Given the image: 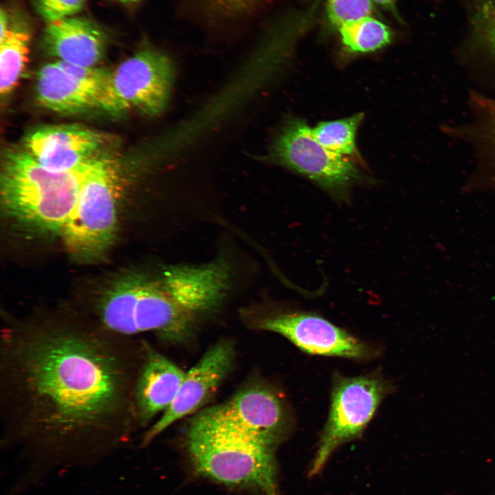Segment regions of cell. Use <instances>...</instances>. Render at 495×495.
Segmentation results:
<instances>
[{"label":"cell","instance_id":"6da1fadb","mask_svg":"<svg viewBox=\"0 0 495 495\" xmlns=\"http://www.w3.org/2000/svg\"><path fill=\"white\" fill-rule=\"evenodd\" d=\"M144 341L90 322L6 325L0 336L3 445L50 461L103 456L140 427Z\"/></svg>","mask_w":495,"mask_h":495},{"label":"cell","instance_id":"7a4b0ae2","mask_svg":"<svg viewBox=\"0 0 495 495\" xmlns=\"http://www.w3.org/2000/svg\"><path fill=\"white\" fill-rule=\"evenodd\" d=\"M210 296L206 272L197 263L160 264L153 272L114 282L94 306L96 320L117 333L154 332L182 342L190 336Z\"/></svg>","mask_w":495,"mask_h":495},{"label":"cell","instance_id":"3957f363","mask_svg":"<svg viewBox=\"0 0 495 495\" xmlns=\"http://www.w3.org/2000/svg\"><path fill=\"white\" fill-rule=\"evenodd\" d=\"M87 162L74 171L55 173L24 149L6 153L1 173L6 212L35 230L60 234L76 202Z\"/></svg>","mask_w":495,"mask_h":495},{"label":"cell","instance_id":"277c9868","mask_svg":"<svg viewBox=\"0 0 495 495\" xmlns=\"http://www.w3.org/2000/svg\"><path fill=\"white\" fill-rule=\"evenodd\" d=\"M195 472L232 487L278 495L274 449L196 416L186 439Z\"/></svg>","mask_w":495,"mask_h":495},{"label":"cell","instance_id":"5b68a950","mask_svg":"<svg viewBox=\"0 0 495 495\" xmlns=\"http://www.w3.org/2000/svg\"><path fill=\"white\" fill-rule=\"evenodd\" d=\"M121 173L116 160L95 155L86 164L76 202L60 235L78 258H98L110 247L117 230Z\"/></svg>","mask_w":495,"mask_h":495},{"label":"cell","instance_id":"8992f818","mask_svg":"<svg viewBox=\"0 0 495 495\" xmlns=\"http://www.w3.org/2000/svg\"><path fill=\"white\" fill-rule=\"evenodd\" d=\"M267 160L307 178L339 202H347L352 188L368 181L353 160L323 146L307 122L297 118L283 123Z\"/></svg>","mask_w":495,"mask_h":495},{"label":"cell","instance_id":"52a82bcc","mask_svg":"<svg viewBox=\"0 0 495 495\" xmlns=\"http://www.w3.org/2000/svg\"><path fill=\"white\" fill-rule=\"evenodd\" d=\"M392 385L380 375L358 377L335 375L329 416L308 474L313 477L324 467L341 445L360 437Z\"/></svg>","mask_w":495,"mask_h":495},{"label":"cell","instance_id":"ba28073f","mask_svg":"<svg viewBox=\"0 0 495 495\" xmlns=\"http://www.w3.org/2000/svg\"><path fill=\"white\" fill-rule=\"evenodd\" d=\"M175 70L164 53L142 49L112 72L108 113L120 115L135 109L149 116L165 110L173 89Z\"/></svg>","mask_w":495,"mask_h":495},{"label":"cell","instance_id":"9c48e42d","mask_svg":"<svg viewBox=\"0 0 495 495\" xmlns=\"http://www.w3.org/2000/svg\"><path fill=\"white\" fill-rule=\"evenodd\" d=\"M200 419L275 450L291 421L282 399L268 388L252 387L197 415Z\"/></svg>","mask_w":495,"mask_h":495},{"label":"cell","instance_id":"30bf717a","mask_svg":"<svg viewBox=\"0 0 495 495\" xmlns=\"http://www.w3.org/2000/svg\"><path fill=\"white\" fill-rule=\"evenodd\" d=\"M258 329L278 333L312 355L355 360L373 358L375 349L321 316L296 309L278 310L260 319Z\"/></svg>","mask_w":495,"mask_h":495},{"label":"cell","instance_id":"8fae6325","mask_svg":"<svg viewBox=\"0 0 495 495\" xmlns=\"http://www.w3.org/2000/svg\"><path fill=\"white\" fill-rule=\"evenodd\" d=\"M234 358V348L231 341H219L210 347L186 373L172 404L145 433L143 445L149 443L175 421L204 405L230 371Z\"/></svg>","mask_w":495,"mask_h":495},{"label":"cell","instance_id":"7c38bea8","mask_svg":"<svg viewBox=\"0 0 495 495\" xmlns=\"http://www.w3.org/2000/svg\"><path fill=\"white\" fill-rule=\"evenodd\" d=\"M103 142L99 133L82 125L55 124L29 133L23 149L47 170L65 173L77 170L94 157Z\"/></svg>","mask_w":495,"mask_h":495},{"label":"cell","instance_id":"4fadbf2b","mask_svg":"<svg viewBox=\"0 0 495 495\" xmlns=\"http://www.w3.org/2000/svg\"><path fill=\"white\" fill-rule=\"evenodd\" d=\"M41 44L58 60L94 67L104 55L107 36L94 21L74 15L47 23Z\"/></svg>","mask_w":495,"mask_h":495},{"label":"cell","instance_id":"5bb4252c","mask_svg":"<svg viewBox=\"0 0 495 495\" xmlns=\"http://www.w3.org/2000/svg\"><path fill=\"white\" fill-rule=\"evenodd\" d=\"M36 96L45 109L60 114H77L96 109L107 111L108 91L74 76L54 62L37 75Z\"/></svg>","mask_w":495,"mask_h":495},{"label":"cell","instance_id":"9a60e30c","mask_svg":"<svg viewBox=\"0 0 495 495\" xmlns=\"http://www.w3.org/2000/svg\"><path fill=\"white\" fill-rule=\"evenodd\" d=\"M186 373L144 341V358L135 390L140 427H145L175 399Z\"/></svg>","mask_w":495,"mask_h":495},{"label":"cell","instance_id":"2e32d148","mask_svg":"<svg viewBox=\"0 0 495 495\" xmlns=\"http://www.w3.org/2000/svg\"><path fill=\"white\" fill-rule=\"evenodd\" d=\"M30 36L27 29L15 25L0 41V93L6 96L18 83L28 60Z\"/></svg>","mask_w":495,"mask_h":495},{"label":"cell","instance_id":"e0dca14e","mask_svg":"<svg viewBox=\"0 0 495 495\" xmlns=\"http://www.w3.org/2000/svg\"><path fill=\"white\" fill-rule=\"evenodd\" d=\"M346 49L353 53H368L390 43L391 32L371 16L346 23L338 28Z\"/></svg>","mask_w":495,"mask_h":495},{"label":"cell","instance_id":"ac0fdd59","mask_svg":"<svg viewBox=\"0 0 495 495\" xmlns=\"http://www.w3.org/2000/svg\"><path fill=\"white\" fill-rule=\"evenodd\" d=\"M364 118L363 113L350 117L319 122L312 129L314 138L328 150L350 157L358 156L355 144L358 127Z\"/></svg>","mask_w":495,"mask_h":495},{"label":"cell","instance_id":"d6986e66","mask_svg":"<svg viewBox=\"0 0 495 495\" xmlns=\"http://www.w3.org/2000/svg\"><path fill=\"white\" fill-rule=\"evenodd\" d=\"M373 3L371 0H327V14L331 23L338 28L346 23L371 16Z\"/></svg>","mask_w":495,"mask_h":495},{"label":"cell","instance_id":"ffe728a7","mask_svg":"<svg viewBox=\"0 0 495 495\" xmlns=\"http://www.w3.org/2000/svg\"><path fill=\"white\" fill-rule=\"evenodd\" d=\"M86 0H33L38 14L47 23L74 16L85 6Z\"/></svg>","mask_w":495,"mask_h":495},{"label":"cell","instance_id":"44dd1931","mask_svg":"<svg viewBox=\"0 0 495 495\" xmlns=\"http://www.w3.org/2000/svg\"><path fill=\"white\" fill-rule=\"evenodd\" d=\"M256 0H210L214 6L228 12H238L248 8Z\"/></svg>","mask_w":495,"mask_h":495},{"label":"cell","instance_id":"7402d4cb","mask_svg":"<svg viewBox=\"0 0 495 495\" xmlns=\"http://www.w3.org/2000/svg\"><path fill=\"white\" fill-rule=\"evenodd\" d=\"M373 2L380 6L384 9L390 12L399 21H402V19L398 14L396 1L397 0H371Z\"/></svg>","mask_w":495,"mask_h":495},{"label":"cell","instance_id":"603a6c76","mask_svg":"<svg viewBox=\"0 0 495 495\" xmlns=\"http://www.w3.org/2000/svg\"><path fill=\"white\" fill-rule=\"evenodd\" d=\"M8 14L6 10L1 8L0 11V24H1V32H0V41L7 34L9 30V19Z\"/></svg>","mask_w":495,"mask_h":495},{"label":"cell","instance_id":"cb8c5ba5","mask_svg":"<svg viewBox=\"0 0 495 495\" xmlns=\"http://www.w3.org/2000/svg\"><path fill=\"white\" fill-rule=\"evenodd\" d=\"M116 1L120 3H124V4H131V3H135L139 2L141 0H116Z\"/></svg>","mask_w":495,"mask_h":495},{"label":"cell","instance_id":"d4e9b609","mask_svg":"<svg viewBox=\"0 0 495 495\" xmlns=\"http://www.w3.org/2000/svg\"><path fill=\"white\" fill-rule=\"evenodd\" d=\"M493 128H494L493 133H494V137H495V123H494V124Z\"/></svg>","mask_w":495,"mask_h":495}]
</instances>
